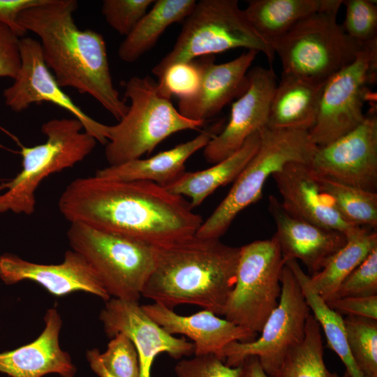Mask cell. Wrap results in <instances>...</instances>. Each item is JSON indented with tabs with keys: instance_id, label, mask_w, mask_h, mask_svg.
I'll list each match as a JSON object with an SVG mask.
<instances>
[{
	"instance_id": "1",
	"label": "cell",
	"mask_w": 377,
	"mask_h": 377,
	"mask_svg": "<svg viewBox=\"0 0 377 377\" xmlns=\"http://www.w3.org/2000/svg\"><path fill=\"white\" fill-rule=\"evenodd\" d=\"M58 207L70 223H81L154 246L191 237L203 222L182 196L156 183L95 175L70 182Z\"/></svg>"
},
{
	"instance_id": "2",
	"label": "cell",
	"mask_w": 377,
	"mask_h": 377,
	"mask_svg": "<svg viewBox=\"0 0 377 377\" xmlns=\"http://www.w3.org/2000/svg\"><path fill=\"white\" fill-rule=\"evenodd\" d=\"M77 8L75 0H45L22 11L18 24L38 37L44 61L61 88L89 94L119 121L128 105L114 86L105 39L77 27Z\"/></svg>"
},
{
	"instance_id": "3",
	"label": "cell",
	"mask_w": 377,
	"mask_h": 377,
	"mask_svg": "<svg viewBox=\"0 0 377 377\" xmlns=\"http://www.w3.org/2000/svg\"><path fill=\"white\" fill-rule=\"evenodd\" d=\"M154 250V269L142 296L172 309L193 304L223 315L236 281L239 247L195 234Z\"/></svg>"
},
{
	"instance_id": "4",
	"label": "cell",
	"mask_w": 377,
	"mask_h": 377,
	"mask_svg": "<svg viewBox=\"0 0 377 377\" xmlns=\"http://www.w3.org/2000/svg\"><path fill=\"white\" fill-rule=\"evenodd\" d=\"M124 87V96L130 105L117 124L109 126L105 149L109 165L140 158L172 134L197 130L205 123L182 115L149 76H133Z\"/></svg>"
},
{
	"instance_id": "5",
	"label": "cell",
	"mask_w": 377,
	"mask_h": 377,
	"mask_svg": "<svg viewBox=\"0 0 377 377\" xmlns=\"http://www.w3.org/2000/svg\"><path fill=\"white\" fill-rule=\"evenodd\" d=\"M45 142L20 147L21 171L13 179L0 184V214H31L35 210L36 191L40 183L52 174L74 166L89 156L96 140L84 131L75 118L52 119L41 126Z\"/></svg>"
},
{
	"instance_id": "6",
	"label": "cell",
	"mask_w": 377,
	"mask_h": 377,
	"mask_svg": "<svg viewBox=\"0 0 377 377\" xmlns=\"http://www.w3.org/2000/svg\"><path fill=\"white\" fill-rule=\"evenodd\" d=\"M243 47L263 53L271 64L275 54L251 25L237 0H200L184 20L172 50L151 71L159 79L170 66Z\"/></svg>"
},
{
	"instance_id": "7",
	"label": "cell",
	"mask_w": 377,
	"mask_h": 377,
	"mask_svg": "<svg viewBox=\"0 0 377 377\" xmlns=\"http://www.w3.org/2000/svg\"><path fill=\"white\" fill-rule=\"evenodd\" d=\"M258 148L213 213L203 221L195 235L220 238L237 215L262 197L267 178L290 162L310 163L317 149L309 131L295 129L260 131Z\"/></svg>"
},
{
	"instance_id": "8",
	"label": "cell",
	"mask_w": 377,
	"mask_h": 377,
	"mask_svg": "<svg viewBox=\"0 0 377 377\" xmlns=\"http://www.w3.org/2000/svg\"><path fill=\"white\" fill-rule=\"evenodd\" d=\"M72 250L91 267L110 297L138 302L155 264L154 246L81 223H70Z\"/></svg>"
},
{
	"instance_id": "9",
	"label": "cell",
	"mask_w": 377,
	"mask_h": 377,
	"mask_svg": "<svg viewBox=\"0 0 377 377\" xmlns=\"http://www.w3.org/2000/svg\"><path fill=\"white\" fill-rule=\"evenodd\" d=\"M341 6L313 13L269 43L283 73L325 84L350 64L362 47L337 22Z\"/></svg>"
},
{
	"instance_id": "10",
	"label": "cell",
	"mask_w": 377,
	"mask_h": 377,
	"mask_svg": "<svg viewBox=\"0 0 377 377\" xmlns=\"http://www.w3.org/2000/svg\"><path fill=\"white\" fill-rule=\"evenodd\" d=\"M239 248L236 281L223 316L258 334L279 304L285 261L274 235Z\"/></svg>"
},
{
	"instance_id": "11",
	"label": "cell",
	"mask_w": 377,
	"mask_h": 377,
	"mask_svg": "<svg viewBox=\"0 0 377 377\" xmlns=\"http://www.w3.org/2000/svg\"><path fill=\"white\" fill-rule=\"evenodd\" d=\"M281 283L279 304L267 319L260 335L251 341L231 342L216 355L226 365L237 367L246 357L256 356L270 377L287 352L303 340L311 310L298 281L286 264Z\"/></svg>"
},
{
	"instance_id": "12",
	"label": "cell",
	"mask_w": 377,
	"mask_h": 377,
	"mask_svg": "<svg viewBox=\"0 0 377 377\" xmlns=\"http://www.w3.org/2000/svg\"><path fill=\"white\" fill-rule=\"evenodd\" d=\"M377 40L364 45L355 59L324 84L311 142L324 146L359 126L364 119L367 85L376 80Z\"/></svg>"
},
{
	"instance_id": "13",
	"label": "cell",
	"mask_w": 377,
	"mask_h": 377,
	"mask_svg": "<svg viewBox=\"0 0 377 377\" xmlns=\"http://www.w3.org/2000/svg\"><path fill=\"white\" fill-rule=\"evenodd\" d=\"M20 66L13 84L4 89L5 104L15 112L32 104L51 103L66 110L79 120L84 131L97 142L106 145L109 126L86 114L61 89L47 67L38 40L24 36L20 39Z\"/></svg>"
},
{
	"instance_id": "14",
	"label": "cell",
	"mask_w": 377,
	"mask_h": 377,
	"mask_svg": "<svg viewBox=\"0 0 377 377\" xmlns=\"http://www.w3.org/2000/svg\"><path fill=\"white\" fill-rule=\"evenodd\" d=\"M319 176L376 193V110L356 128L317 149L309 163Z\"/></svg>"
},
{
	"instance_id": "15",
	"label": "cell",
	"mask_w": 377,
	"mask_h": 377,
	"mask_svg": "<svg viewBox=\"0 0 377 377\" xmlns=\"http://www.w3.org/2000/svg\"><path fill=\"white\" fill-rule=\"evenodd\" d=\"M99 319L109 338L121 332L132 341L138 354L139 377H151L152 364L160 353H166L175 359L193 353L192 342L168 333L144 312L138 302L110 298Z\"/></svg>"
},
{
	"instance_id": "16",
	"label": "cell",
	"mask_w": 377,
	"mask_h": 377,
	"mask_svg": "<svg viewBox=\"0 0 377 377\" xmlns=\"http://www.w3.org/2000/svg\"><path fill=\"white\" fill-rule=\"evenodd\" d=\"M247 79L245 91L232 104L227 125L204 147L203 155L210 163L230 156L249 136L267 126L276 75L272 68L256 66L249 71Z\"/></svg>"
},
{
	"instance_id": "17",
	"label": "cell",
	"mask_w": 377,
	"mask_h": 377,
	"mask_svg": "<svg viewBox=\"0 0 377 377\" xmlns=\"http://www.w3.org/2000/svg\"><path fill=\"white\" fill-rule=\"evenodd\" d=\"M0 279L6 285L31 281L57 297L82 291L105 302L111 297L84 258L72 249L65 252L59 264H40L5 253L0 255Z\"/></svg>"
},
{
	"instance_id": "18",
	"label": "cell",
	"mask_w": 377,
	"mask_h": 377,
	"mask_svg": "<svg viewBox=\"0 0 377 377\" xmlns=\"http://www.w3.org/2000/svg\"><path fill=\"white\" fill-rule=\"evenodd\" d=\"M272 177L281 195L284 209L295 218L343 233L346 237L359 227L348 223L320 188L309 163L290 162Z\"/></svg>"
},
{
	"instance_id": "19",
	"label": "cell",
	"mask_w": 377,
	"mask_h": 377,
	"mask_svg": "<svg viewBox=\"0 0 377 377\" xmlns=\"http://www.w3.org/2000/svg\"><path fill=\"white\" fill-rule=\"evenodd\" d=\"M258 53L247 50L221 64L214 63V55L198 59L201 72L198 89L193 96L179 99V112L188 119L203 122L217 114L245 91L247 73Z\"/></svg>"
},
{
	"instance_id": "20",
	"label": "cell",
	"mask_w": 377,
	"mask_h": 377,
	"mask_svg": "<svg viewBox=\"0 0 377 377\" xmlns=\"http://www.w3.org/2000/svg\"><path fill=\"white\" fill-rule=\"evenodd\" d=\"M268 210L276 224L274 235L285 263L289 260H300L311 275L320 271L347 241L341 232L290 215L274 195L269 198Z\"/></svg>"
},
{
	"instance_id": "21",
	"label": "cell",
	"mask_w": 377,
	"mask_h": 377,
	"mask_svg": "<svg viewBox=\"0 0 377 377\" xmlns=\"http://www.w3.org/2000/svg\"><path fill=\"white\" fill-rule=\"evenodd\" d=\"M141 306L153 321L170 334L189 338L193 341L195 355H217L231 342H248L258 337L257 333L206 309L190 316H181L156 302Z\"/></svg>"
},
{
	"instance_id": "22",
	"label": "cell",
	"mask_w": 377,
	"mask_h": 377,
	"mask_svg": "<svg viewBox=\"0 0 377 377\" xmlns=\"http://www.w3.org/2000/svg\"><path fill=\"white\" fill-rule=\"evenodd\" d=\"M45 327L29 343L0 353V372L10 377H43L56 374L74 377L77 368L71 355L62 350L59 334L62 320L57 309L50 308L44 316Z\"/></svg>"
},
{
	"instance_id": "23",
	"label": "cell",
	"mask_w": 377,
	"mask_h": 377,
	"mask_svg": "<svg viewBox=\"0 0 377 377\" xmlns=\"http://www.w3.org/2000/svg\"><path fill=\"white\" fill-rule=\"evenodd\" d=\"M214 130L202 131L195 138L161 151L149 158H137L98 170L95 175L125 181H149L164 188L185 172V163L193 154L204 149L216 135Z\"/></svg>"
},
{
	"instance_id": "24",
	"label": "cell",
	"mask_w": 377,
	"mask_h": 377,
	"mask_svg": "<svg viewBox=\"0 0 377 377\" xmlns=\"http://www.w3.org/2000/svg\"><path fill=\"white\" fill-rule=\"evenodd\" d=\"M324 84L282 73L272 98L266 127L309 131L316 121Z\"/></svg>"
},
{
	"instance_id": "25",
	"label": "cell",
	"mask_w": 377,
	"mask_h": 377,
	"mask_svg": "<svg viewBox=\"0 0 377 377\" xmlns=\"http://www.w3.org/2000/svg\"><path fill=\"white\" fill-rule=\"evenodd\" d=\"M260 139L258 131L230 156L205 170L185 172L165 188L173 194L189 198L192 208L200 205L219 187L235 180L256 152Z\"/></svg>"
},
{
	"instance_id": "26",
	"label": "cell",
	"mask_w": 377,
	"mask_h": 377,
	"mask_svg": "<svg viewBox=\"0 0 377 377\" xmlns=\"http://www.w3.org/2000/svg\"><path fill=\"white\" fill-rule=\"evenodd\" d=\"M342 0H250L244 13L269 43L306 17L342 5Z\"/></svg>"
},
{
	"instance_id": "27",
	"label": "cell",
	"mask_w": 377,
	"mask_h": 377,
	"mask_svg": "<svg viewBox=\"0 0 377 377\" xmlns=\"http://www.w3.org/2000/svg\"><path fill=\"white\" fill-rule=\"evenodd\" d=\"M195 0H158L126 36L118 49L119 58L133 62L151 49L172 24L184 21L193 10Z\"/></svg>"
},
{
	"instance_id": "28",
	"label": "cell",
	"mask_w": 377,
	"mask_h": 377,
	"mask_svg": "<svg viewBox=\"0 0 377 377\" xmlns=\"http://www.w3.org/2000/svg\"><path fill=\"white\" fill-rule=\"evenodd\" d=\"M318 272L309 276L318 294L328 302L336 298L343 280L377 247L375 230L359 227Z\"/></svg>"
},
{
	"instance_id": "29",
	"label": "cell",
	"mask_w": 377,
	"mask_h": 377,
	"mask_svg": "<svg viewBox=\"0 0 377 377\" xmlns=\"http://www.w3.org/2000/svg\"><path fill=\"white\" fill-rule=\"evenodd\" d=\"M285 264L298 281L312 315L325 333L328 346L341 359L346 371L350 377H364L350 352L341 315L330 308L318 294L310 283L309 276L302 270L297 260H289Z\"/></svg>"
},
{
	"instance_id": "30",
	"label": "cell",
	"mask_w": 377,
	"mask_h": 377,
	"mask_svg": "<svg viewBox=\"0 0 377 377\" xmlns=\"http://www.w3.org/2000/svg\"><path fill=\"white\" fill-rule=\"evenodd\" d=\"M320 327L311 313L303 340L290 348L270 377H328Z\"/></svg>"
},
{
	"instance_id": "31",
	"label": "cell",
	"mask_w": 377,
	"mask_h": 377,
	"mask_svg": "<svg viewBox=\"0 0 377 377\" xmlns=\"http://www.w3.org/2000/svg\"><path fill=\"white\" fill-rule=\"evenodd\" d=\"M316 175L321 190L331 198L345 220L354 226L376 230L377 193Z\"/></svg>"
},
{
	"instance_id": "32",
	"label": "cell",
	"mask_w": 377,
	"mask_h": 377,
	"mask_svg": "<svg viewBox=\"0 0 377 377\" xmlns=\"http://www.w3.org/2000/svg\"><path fill=\"white\" fill-rule=\"evenodd\" d=\"M351 355L364 377H377V320L343 318Z\"/></svg>"
},
{
	"instance_id": "33",
	"label": "cell",
	"mask_w": 377,
	"mask_h": 377,
	"mask_svg": "<svg viewBox=\"0 0 377 377\" xmlns=\"http://www.w3.org/2000/svg\"><path fill=\"white\" fill-rule=\"evenodd\" d=\"M341 27L346 35L363 47L377 40V6L370 0H344Z\"/></svg>"
},
{
	"instance_id": "34",
	"label": "cell",
	"mask_w": 377,
	"mask_h": 377,
	"mask_svg": "<svg viewBox=\"0 0 377 377\" xmlns=\"http://www.w3.org/2000/svg\"><path fill=\"white\" fill-rule=\"evenodd\" d=\"M200 77L198 61L194 59L170 66L157 82L162 95L168 98L175 95L181 99L190 97L197 91Z\"/></svg>"
},
{
	"instance_id": "35",
	"label": "cell",
	"mask_w": 377,
	"mask_h": 377,
	"mask_svg": "<svg viewBox=\"0 0 377 377\" xmlns=\"http://www.w3.org/2000/svg\"><path fill=\"white\" fill-rule=\"evenodd\" d=\"M101 360L105 368L119 377H139L140 364L137 350L124 333L115 334L101 353Z\"/></svg>"
},
{
	"instance_id": "36",
	"label": "cell",
	"mask_w": 377,
	"mask_h": 377,
	"mask_svg": "<svg viewBox=\"0 0 377 377\" xmlns=\"http://www.w3.org/2000/svg\"><path fill=\"white\" fill-rule=\"evenodd\" d=\"M154 0H105L101 12L107 23L121 35L127 36L145 15Z\"/></svg>"
},
{
	"instance_id": "37",
	"label": "cell",
	"mask_w": 377,
	"mask_h": 377,
	"mask_svg": "<svg viewBox=\"0 0 377 377\" xmlns=\"http://www.w3.org/2000/svg\"><path fill=\"white\" fill-rule=\"evenodd\" d=\"M371 295H377V247L343 280L336 298Z\"/></svg>"
},
{
	"instance_id": "38",
	"label": "cell",
	"mask_w": 377,
	"mask_h": 377,
	"mask_svg": "<svg viewBox=\"0 0 377 377\" xmlns=\"http://www.w3.org/2000/svg\"><path fill=\"white\" fill-rule=\"evenodd\" d=\"M177 377H239L240 367H230L214 354L183 359L175 367Z\"/></svg>"
},
{
	"instance_id": "39",
	"label": "cell",
	"mask_w": 377,
	"mask_h": 377,
	"mask_svg": "<svg viewBox=\"0 0 377 377\" xmlns=\"http://www.w3.org/2000/svg\"><path fill=\"white\" fill-rule=\"evenodd\" d=\"M20 39L0 22V78L15 77L20 66Z\"/></svg>"
},
{
	"instance_id": "40",
	"label": "cell",
	"mask_w": 377,
	"mask_h": 377,
	"mask_svg": "<svg viewBox=\"0 0 377 377\" xmlns=\"http://www.w3.org/2000/svg\"><path fill=\"white\" fill-rule=\"evenodd\" d=\"M326 303L340 315L377 320V295L339 297Z\"/></svg>"
},
{
	"instance_id": "41",
	"label": "cell",
	"mask_w": 377,
	"mask_h": 377,
	"mask_svg": "<svg viewBox=\"0 0 377 377\" xmlns=\"http://www.w3.org/2000/svg\"><path fill=\"white\" fill-rule=\"evenodd\" d=\"M45 0H0V22L8 27L20 38L27 32L18 24L20 14L43 3Z\"/></svg>"
},
{
	"instance_id": "42",
	"label": "cell",
	"mask_w": 377,
	"mask_h": 377,
	"mask_svg": "<svg viewBox=\"0 0 377 377\" xmlns=\"http://www.w3.org/2000/svg\"><path fill=\"white\" fill-rule=\"evenodd\" d=\"M239 367V377H269L263 370L258 357H246Z\"/></svg>"
},
{
	"instance_id": "43",
	"label": "cell",
	"mask_w": 377,
	"mask_h": 377,
	"mask_svg": "<svg viewBox=\"0 0 377 377\" xmlns=\"http://www.w3.org/2000/svg\"><path fill=\"white\" fill-rule=\"evenodd\" d=\"M86 358L91 369L98 377H119L110 372L104 366L101 358V352L97 348L87 350Z\"/></svg>"
},
{
	"instance_id": "44",
	"label": "cell",
	"mask_w": 377,
	"mask_h": 377,
	"mask_svg": "<svg viewBox=\"0 0 377 377\" xmlns=\"http://www.w3.org/2000/svg\"><path fill=\"white\" fill-rule=\"evenodd\" d=\"M328 377H350L346 371L343 375L340 376L337 373L335 372H328Z\"/></svg>"
}]
</instances>
